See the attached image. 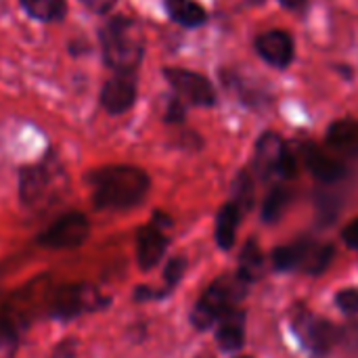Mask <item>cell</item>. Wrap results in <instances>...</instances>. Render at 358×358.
I'll list each match as a JSON object with an SVG mask.
<instances>
[{
	"instance_id": "d4e9b609",
	"label": "cell",
	"mask_w": 358,
	"mask_h": 358,
	"mask_svg": "<svg viewBox=\"0 0 358 358\" xmlns=\"http://www.w3.org/2000/svg\"><path fill=\"white\" fill-rule=\"evenodd\" d=\"M78 357V340L76 338H65L61 340L52 350L48 358H76Z\"/></svg>"
},
{
	"instance_id": "4fadbf2b",
	"label": "cell",
	"mask_w": 358,
	"mask_h": 358,
	"mask_svg": "<svg viewBox=\"0 0 358 358\" xmlns=\"http://www.w3.org/2000/svg\"><path fill=\"white\" fill-rule=\"evenodd\" d=\"M216 342L224 352H237L245 344V313L239 306L229 308L216 323Z\"/></svg>"
},
{
	"instance_id": "f1b7e54d",
	"label": "cell",
	"mask_w": 358,
	"mask_h": 358,
	"mask_svg": "<svg viewBox=\"0 0 358 358\" xmlns=\"http://www.w3.org/2000/svg\"><path fill=\"white\" fill-rule=\"evenodd\" d=\"M287 8H300L306 0H281Z\"/></svg>"
},
{
	"instance_id": "52a82bcc",
	"label": "cell",
	"mask_w": 358,
	"mask_h": 358,
	"mask_svg": "<svg viewBox=\"0 0 358 358\" xmlns=\"http://www.w3.org/2000/svg\"><path fill=\"white\" fill-rule=\"evenodd\" d=\"M294 329L302 344L315 357H327L342 340V329L331 321L306 310H298L294 317Z\"/></svg>"
},
{
	"instance_id": "484cf974",
	"label": "cell",
	"mask_w": 358,
	"mask_h": 358,
	"mask_svg": "<svg viewBox=\"0 0 358 358\" xmlns=\"http://www.w3.org/2000/svg\"><path fill=\"white\" fill-rule=\"evenodd\" d=\"M342 239L348 248L358 250V218H355L350 224H346V229L342 231Z\"/></svg>"
},
{
	"instance_id": "8fae6325",
	"label": "cell",
	"mask_w": 358,
	"mask_h": 358,
	"mask_svg": "<svg viewBox=\"0 0 358 358\" xmlns=\"http://www.w3.org/2000/svg\"><path fill=\"white\" fill-rule=\"evenodd\" d=\"M164 73L168 82L172 84V88L178 92V96H182L185 101L193 105H201V107L214 105L216 92L203 76L189 71V69H166Z\"/></svg>"
},
{
	"instance_id": "5b68a950",
	"label": "cell",
	"mask_w": 358,
	"mask_h": 358,
	"mask_svg": "<svg viewBox=\"0 0 358 358\" xmlns=\"http://www.w3.org/2000/svg\"><path fill=\"white\" fill-rule=\"evenodd\" d=\"M88 216L82 212H65L36 237V243L46 250H76L82 248L88 241Z\"/></svg>"
},
{
	"instance_id": "7a4b0ae2",
	"label": "cell",
	"mask_w": 358,
	"mask_h": 358,
	"mask_svg": "<svg viewBox=\"0 0 358 358\" xmlns=\"http://www.w3.org/2000/svg\"><path fill=\"white\" fill-rule=\"evenodd\" d=\"M101 46L103 59L111 69L132 73L145 52L143 27L130 17H113L101 31Z\"/></svg>"
},
{
	"instance_id": "9c48e42d",
	"label": "cell",
	"mask_w": 358,
	"mask_h": 358,
	"mask_svg": "<svg viewBox=\"0 0 358 358\" xmlns=\"http://www.w3.org/2000/svg\"><path fill=\"white\" fill-rule=\"evenodd\" d=\"M256 170L262 178H289L294 174V157L275 132H264L256 143Z\"/></svg>"
},
{
	"instance_id": "cb8c5ba5",
	"label": "cell",
	"mask_w": 358,
	"mask_h": 358,
	"mask_svg": "<svg viewBox=\"0 0 358 358\" xmlns=\"http://www.w3.org/2000/svg\"><path fill=\"white\" fill-rule=\"evenodd\" d=\"M336 304L344 315H358V289L357 287H348V289H340L336 294Z\"/></svg>"
},
{
	"instance_id": "f546056e",
	"label": "cell",
	"mask_w": 358,
	"mask_h": 358,
	"mask_svg": "<svg viewBox=\"0 0 358 358\" xmlns=\"http://www.w3.org/2000/svg\"><path fill=\"white\" fill-rule=\"evenodd\" d=\"M199 358H212V357H206V355H203V357H199Z\"/></svg>"
},
{
	"instance_id": "5bb4252c",
	"label": "cell",
	"mask_w": 358,
	"mask_h": 358,
	"mask_svg": "<svg viewBox=\"0 0 358 358\" xmlns=\"http://www.w3.org/2000/svg\"><path fill=\"white\" fill-rule=\"evenodd\" d=\"M258 55L273 67H287L294 59V42L285 31H264L256 40Z\"/></svg>"
},
{
	"instance_id": "2e32d148",
	"label": "cell",
	"mask_w": 358,
	"mask_h": 358,
	"mask_svg": "<svg viewBox=\"0 0 358 358\" xmlns=\"http://www.w3.org/2000/svg\"><path fill=\"white\" fill-rule=\"evenodd\" d=\"M262 266H264L262 252H260L258 243H256L254 239H250V241L243 245V250H241L237 277H239L245 285H252V283H256V281L262 277Z\"/></svg>"
},
{
	"instance_id": "44dd1931",
	"label": "cell",
	"mask_w": 358,
	"mask_h": 358,
	"mask_svg": "<svg viewBox=\"0 0 358 358\" xmlns=\"http://www.w3.org/2000/svg\"><path fill=\"white\" fill-rule=\"evenodd\" d=\"M287 203H289V193H287V189L275 187V189L268 193V197L264 199V203H262V220H264V222H277V220L283 216Z\"/></svg>"
},
{
	"instance_id": "ffe728a7",
	"label": "cell",
	"mask_w": 358,
	"mask_h": 358,
	"mask_svg": "<svg viewBox=\"0 0 358 358\" xmlns=\"http://www.w3.org/2000/svg\"><path fill=\"white\" fill-rule=\"evenodd\" d=\"M187 266H189V262H187L185 256H174V258L168 260V264H166V268H164V287L157 289L159 300L168 298V296L176 289V285L182 281V275H185Z\"/></svg>"
},
{
	"instance_id": "7c38bea8",
	"label": "cell",
	"mask_w": 358,
	"mask_h": 358,
	"mask_svg": "<svg viewBox=\"0 0 358 358\" xmlns=\"http://www.w3.org/2000/svg\"><path fill=\"white\" fill-rule=\"evenodd\" d=\"M136 101V82L132 73H120L111 78L101 90V105L107 113L120 115L128 111Z\"/></svg>"
},
{
	"instance_id": "8992f818",
	"label": "cell",
	"mask_w": 358,
	"mask_h": 358,
	"mask_svg": "<svg viewBox=\"0 0 358 358\" xmlns=\"http://www.w3.org/2000/svg\"><path fill=\"white\" fill-rule=\"evenodd\" d=\"M170 216H166L164 212H155L151 220L136 231V262L143 271H151L162 262L170 243Z\"/></svg>"
},
{
	"instance_id": "277c9868",
	"label": "cell",
	"mask_w": 358,
	"mask_h": 358,
	"mask_svg": "<svg viewBox=\"0 0 358 358\" xmlns=\"http://www.w3.org/2000/svg\"><path fill=\"white\" fill-rule=\"evenodd\" d=\"M336 256V248L331 243H319L313 239H300L289 245H279L273 250V266L279 273H304L310 277H319L325 273Z\"/></svg>"
},
{
	"instance_id": "d6986e66",
	"label": "cell",
	"mask_w": 358,
	"mask_h": 358,
	"mask_svg": "<svg viewBox=\"0 0 358 358\" xmlns=\"http://www.w3.org/2000/svg\"><path fill=\"white\" fill-rule=\"evenodd\" d=\"M23 8L40 21H59L65 17V0H21Z\"/></svg>"
},
{
	"instance_id": "e0dca14e",
	"label": "cell",
	"mask_w": 358,
	"mask_h": 358,
	"mask_svg": "<svg viewBox=\"0 0 358 358\" xmlns=\"http://www.w3.org/2000/svg\"><path fill=\"white\" fill-rule=\"evenodd\" d=\"M166 8H168L170 17L185 27L201 25L208 19L203 6L193 0H166Z\"/></svg>"
},
{
	"instance_id": "ba28073f",
	"label": "cell",
	"mask_w": 358,
	"mask_h": 358,
	"mask_svg": "<svg viewBox=\"0 0 358 358\" xmlns=\"http://www.w3.org/2000/svg\"><path fill=\"white\" fill-rule=\"evenodd\" d=\"M107 304H109V298H105L101 292H96L94 287L86 283H78V285H69L61 289V294L55 298L50 317L59 321H71L80 315L103 310Z\"/></svg>"
},
{
	"instance_id": "4dcf8cb0",
	"label": "cell",
	"mask_w": 358,
	"mask_h": 358,
	"mask_svg": "<svg viewBox=\"0 0 358 358\" xmlns=\"http://www.w3.org/2000/svg\"><path fill=\"white\" fill-rule=\"evenodd\" d=\"M241 358H250V357H241Z\"/></svg>"
},
{
	"instance_id": "3957f363",
	"label": "cell",
	"mask_w": 358,
	"mask_h": 358,
	"mask_svg": "<svg viewBox=\"0 0 358 358\" xmlns=\"http://www.w3.org/2000/svg\"><path fill=\"white\" fill-rule=\"evenodd\" d=\"M245 285L239 277H222L216 279L197 300V304L191 310V325L197 331H208L218 323V319L233 306L241 302L245 296Z\"/></svg>"
},
{
	"instance_id": "9a60e30c",
	"label": "cell",
	"mask_w": 358,
	"mask_h": 358,
	"mask_svg": "<svg viewBox=\"0 0 358 358\" xmlns=\"http://www.w3.org/2000/svg\"><path fill=\"white\" fill-rule=\"evenodd\" d=\"M239 220H241V208L235 201H229L220 208L218 218H216V243L220 250L233 248Z\"/></svg>"
},
{
	"instance_id": "7402d4cb",
	"label": "cell",
	"mask_w": 358,
	"mask_h": 358,
	"mask_svg": "<svg viewBox=\"0 0 358 358\" xmlns=\"http://www.w3.org/2000/svg\"><path fill=\"white\" fill-rule=\"evenodd\" d=\"M233 201L241 210H250L254 206V182L248 172H241L237 176L235 187H233Z\"/></svg>"
},
{
	"instance_id": "ac0fdd59",
	"label": "cell",
	"mask_w": 358,
	"mask_h": 358,
	"mask_svg": "<svg viewBox=\"0 0 358 358\" xmlns=\"http://www.w3.org/2000/svg\"><path fill=\"white\" fill-rule=\"evenodd\" d=\"M306 166L310 168V172L323 180V182H338L340 178H344L346 174V168L336 162V159H329L327 155L319 153V151H310L306 153Z\"/></svg>"
},
{
	"instance_id": "83f0119b",
	"label": "cell",
	"mask_w": 358,
	"mask_h": 358,
	"mask_svg": "<svg viewBox=\"0 0 358 358\" xmlns=\"http://www.w3.org/2000/svg\"><path fill=\"white\" fill-rule=\"evenodd\" d=\"M113 2H115V0H84V4H86L88 8L96 10V13H105V10H109V8L113 6Z\"/></svg>"
},
{
	"instance_id": "4316f807",
	"label": "cell",
	"mask_w": 358,
	"mask_h": 358,
	"mask_svg": "<svg viewBox=\"0 0 358 358\" xmlns=\"http://www.w3.org/2000/svg\"><path fill=\"white\" fill-rule=\"evenodd\" d=\"M182 115H185V111H182L180 103H178V101H172L170 107H168V111H166V120H168V122H180Z\"/></svg>"
},
{
	"instance_id": "30bf717a",
	"label": "cell",
	"mask_w": 358,
	"mask_h": 358,
	"mask_svg": "<svg viewBox=\"0 0 358 358\" xmlns=\"http://www.w3.org/2000/svg\"><path fill=\"white\" fill-rule=\"evenodd\" d=\"M59 166L52 159H44L40 164H29L19 172V199L27 208H36L46 201L52 182L59 174Z\"/></svg>"
},
{
	"instance_id": "6da1fadb",
	"label": "cell",
	"mask_w": 358,
	"mask_h": 358,
	"mask_svg": "<svg viewBox=\"0 0 358 358\" xmlns=\"http://www.w3.org/2000/svg\"><path fill=\"white\" fill-rule=\"evenodd\" d=\"M96 210H130L145 201L151 180L136 166H103L88 174Z\"/></svg>"
},
{
	"instance_id": "603a6c76",
	"label": "cell",
	"mask_w": 358,
	"mask_h": 358,
	"mask_svg": "<svg viewBox=\"0 0 358 358\" xmlns=\"http://www.w3.org/2000/svg\"><path fill=\"white\" fill-rule=\"evenodd\" d=\"M19 346V334L13 325L0 327V358H13Z\"/></svg>"
}]
</instances>
